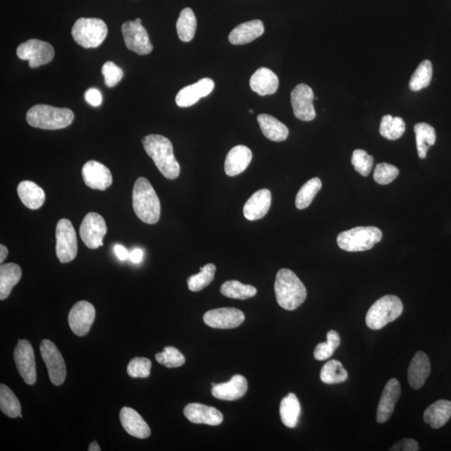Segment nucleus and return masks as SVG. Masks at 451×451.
Returning a JSON list of instances; mask_svg holds the SVG:
<instances>
[{
  "mask_svg": "<svg viewBox=\"0 0 451 451\" xmlns=\"http://www.w3.org/2000/svg\"><path fill=\"white\" fill-rule=\"evenodd\" d=\"M142 142L148 156L166 178L174 180L179 177L180 165L169 139L160 135H149L143 138Z\"/></svg>",
  "mask_w": 451,
  "mask_h": 451,
  "instance_id": "1",
  "label": "nucleus"
},
{
  "mask_svg": "<svg viewBox=\"0 0 451 451\" xmlns=\"http://www.w3.org/2000/svg\"><path fill=\"white\" fill-rule=\"evenodd\" d=\"M278 304L286 310H295L304 304L307 290L304 283L292 271L282 268L278 271L274 284Z\"/></svg>",
  "mask_w": 451,
  "mask_h": 451,
  "instance_id": "2",
  "label": "nucleus"
},
{
  "mask_svg": "<svg viewBox=\"0 0 451 451\" xmlns=\"http://www.w3.org/2000/svg\"><path fill=\"white\" fill-rule=\"evenodd\" d=\"M132 205L135 215L143 223L156 224L159 221L161 216L159 198L150 182L145 178H140L135 183Z\"/></svg>",
  "mask_w": 451,
  "mask_h": 451,
  "instance_id": "3",
  "label": "nucleus"
},
{
  "mask_svg": "<svg viewBox=\"0 0 451 451\" xmlns=\"http://www.w3.org/2000/svg\"><path fill=\"white\" fill-rule=\"evenodd\" d=\"M74 113L68 108L47 105H36L27 112L26 120L30 125L44 130L66 128L74 121Z\"/></svg>",
  "mask_w": 451,
  "mask_h": 451,
  "instance_id": "4",
  "label": "nucleus"
},
{
  "mask_svg": "<svg viewBox=\"0 0 451 451\" xmlns=\"http://www.w3.org/2000/svg\"><path fill=\"white\" fill-rule=\"evenodd\" d=\"M403 309V304L399 297L383 296L369 309L365 319L367 326L373 330H378L398 319L402 314Z\"/></svg>",
  "mask_w": 451,
  "mask_h": 451,
  "instance_id": "5",
  "label": "nucleus"
},
{
  "mask_svg": "<svg viewBox=\"0 0 451 451\" xmlns=\"http://www.w3.org/2000/svg\"><path fill=\"white\" fill-rule=\"evenodd\" d=\"M383 234L376 227H358L338 234V246L347 252H364L371 250L381 241Z\"/></svg>",
  "mask_w": 451,
  "mask_h": 451,
  "instance_id": "6",
  "label": "nucleus"
},
{
  "mask_svg": "<svg viewBox=\"0 0 451 451\" xmlns=\"http://www.w3.org/2000/svg\"><path fill=\"white\" fill-rule=\"evenodd\" d=\"M75 42L85 49L100 47L106 39L108 28L105 22L97 18H80L71 31Z\"/></svg>",
  "mask_w": 451,
  "mask_h": 451,
  "instance_id": "7",
  "label": "nucleus"
},
{
  "mask_svg": "<svg viewBox=\"0 0 451 451\" xmlns=\"http://www.w3.org/2000/svg\"><path fill=\"white\" fill-rule=\"evenodd\" d=\"M56 255L61 264L73 261L78 252V237L70 220L63 218L56 226Z\"/></svg>",
  "mask_w": 451,
  "mask_h": 451,
  "instance_id": "8",
  "label": "nucleus"
},
{
  "mask_svg": "<svg viewBox=\"0 0 451 451\" xmlns=\"http://www.w3.org/2000/svg\"><path fill=\"white\" fill-rule=\"evenodd\" d=\"M16 53L20 60L28 61L33 69L48 64L55 57V49L51 44L35 39L20 44Z\"/></svg>",
  "mask_w": 451,
  "mask_h": 451,
  "instance_id": "9",
  "label": "nucleus"
},
{
  "mask_svg": "<svg viewBox=\"0 0 451 451\" xmlns=\"http://www.w3.org/2000/svg\"><path fill=\"white\" fill-rule=\"evenodd\" d=\"M39 350L48 369L49 380L56 386L61 385L66 381V366L60 350L48 340L42 342Z\"/></svg>",
  "mask_w": 451,
  "mask_h": 451,
  "instance_id": "10",
  "label": "nucleus"
},
{
  "mask_svg": "<svg viewBox=\"0 0 451 451\" xmlns=\"http://www.w3.org/2000/svg\"><path fill=\"white\" fill-rule=\"evenodd\" d=\"M121 31L126 47L130 51L140 56H146L152 51L153 47L150 38L141 23L135 20L125 22L121 27Z\"/></svg>",
  "mask_w": 451,
  "mask_h": 451,
  "instance_id": "11",
  "label": "nucleus"
},
{
  "mask_svg": "<svg viewBox=\"0 0 451 451\" xmlns=\"http://www.w3.org/2000/svg\"><path fill=\"white\" fill-rule=\"evenodd\" d=\"M107 233L105 219L100 214L89 213L85 216L80 228V235L85 246L90 249L103 246V239Z\"/></svg>",
  "mask_w": 451,
  "mask_h": 451,
  "instance_id": "12",
  "label": "nucleus"
},
{
  "mask_svg": "<svg viewBox=\"0 0 451 451\" xmlns=\"http://www.w3.org/2000/svg\"><path fill=\"white\" fill-rule=\"evenodd\" d=\"M314 94L312 88L305 84L297 85L291 93L293 113L297 119L311 121L315 118Z\"/></svg>",
  "mask_w": 451,
  "mask_h": 451,
  "instance_id": "13",
  "label": "nucleus"
},
{
  "mask_svg": "<svg viewBox=\"0 0 451 451\" xmlns=\"http://www.w3.org/2000/svg\"><path fill=\"white\" fill-rule=\"evenodd\" d=\"M13 357L23 380L27 385H34L36 382V365L34 350L30 342L20 340L16 347Z\"/></svg>",
  "mask_w": 451,
  "mask_h": 451,
  "instance_id": "14",
  "label": "nucleus"
},
{
  "mask_svg": "<svg viewBox=\"0 0 451 451\" xmlns=\"http://www.w3.org/2000/svg\"><path fill=\"white\" fill-rule=\"evenodd\" d=\"M96 318L94 307L87 301L76 303L69 313V326L78 336L87 335Z\"/></svg>",
  "mask_w": 451,
  "mask_h": 451,
  "instance_id": "15",
  "label": "nucleus"
},
{
  "mask_svg": "<svg viewBox=\"0 0 451 451\" xmlns=\"http://www.w3.org/2000/svg\"><path fill=\"white\" fill-rule=\"evenodd\" d=\"M206 326L214 328H235L245 322V314L235 308H221L207 311L203 316Z\"/></svg>",
  "mask_w": 451,
  "mask_h": 451,
  "instance_id": "16",
  "label": "nucleus"
},
{
  "mask_svg": "<svg viewBox=\"0 0 451 451\" xmlns=\"http://www.w3.org/2000/svg\"><path fill=\"white\" fill-rule=\"evenodd\" d=\"M82 175L85 185L94 190L105 191L113 182L111 171L97 161H89L84 165Z\"/></svg>",
  "mask_w": 451,
  "mask_h": 451,
  "instance_id": "17",
  "label": "nucleus"
},
{
  "mask_svg": "<svg viewBox=\"0 0 451 451\" xmlns=\"http://www.w3.org/2000/svg\"><path fill=\"white\" fill-rule=\"evenodd\" d=\"M401 395V387L396 378H391L387 382L383 390L380 403L377 409V422L385 423L389 421L394 413L397 401Z\"/></svg>",
  "mask_w": 451,
  "mask_h": 451,
  "instance_id": "18",
  "label": "nucleus"
},
{
  "mask_svg": "<svg viewBox=\"0 0 451 451\" xmlns=\"http://www.w3.org/2000/svg\"><path fill=\"white\" fill-rule=\"evenodd\" d=\"M214 81L210 78L202 79L197 83L188 85L180 90L175 97L179 107H189L195 105L201 98L206 97L213 92Z\"/></svg>",
  "mask_w": 451,
  "mask_h": 451,
  "instance_id": "19",
  "label": "nucleus"
},
{
  "mask_svg": "<svg viewBox=\"0 0 451 451\" xmlns=\"http://www.w3.org/2000/svg\"><path fill=\"white\" fill-rule=\"evenodd\" d=\"M184 414L194 424L216 426L223 421V414L218 409L198 403L187 404L184 409Z\"/></svg>",
  "mask_w": 451,
  "mask_h": 451,
  "instance_id": "20",
  "label": "nucleus"
},
{
  "mask_svg": "<svg viewBox=\"0 0 451 451\" xmlns=\"http://www.w3.org/2000/svg\"><path fill=\"white\" fill-rule=\"evenodd\" d=\"M211 394L221 400L233 401L241 399L247 391V381L245 377L236 374L227 383H213Z\"/></svg>",
  "mask_w": 451,
  "mask_h": 451,
  "instance_id": "21",
  "label": "nucleus"
},
{
  "mask_svg": "<svg viewBox=\"0 0 451 451\" xmlns=\"http://www.w3.org/2000/svg\"><path fill=\"white\" fill-rule=\"evenodd\" d=\"M272 203V194L268 189L256 192L243 206V215L249 221L259 220L268 214Z\"/></svg>",
  "mask_w": 451,
  "mask_h": 451,
  "instance_id": "22",
  "label": "nucleus"
},
{
  "mask_svg": "<svg viewBox=\"0 0 451 451\" xmlns=\"http://www.w3.org/2000/svg\"><path fill=\"white\" fill-rule=\"evenodd\" d=\"M120 421L129 435L138 439H147L151 435V428L143 418L129 407H124L120 412Z\"/></svg>",
  "mask_w": 451,
  "mask_h": 451,
  "instance_id": "23",
  "label": "nucleus"
},
{
  "mask_svg": "<svg viewBox=\"0 0 451 451\" xmlns=\"http://www.w3.org/2000/svg\"><path fill=\"white\" fill-rule=\"evenodd\" d=\"M252 159L249 148L239 145L233 147L226 157L224 170L229 177H235L245 171Z\"/></svg>",
  "mask_w": 451,
  "mask_h": 451,
  "instance_id": "24",
  "label": "nucleus"
},
{
  "mask_svg": "<svg viewBox=\"0 0 451 451\" xmlns=\"http://www.w3.org/2000/svg\"><path fill=\"white\" fill-rule=\"evenodd\" d=\"M431 373V363L428 356L419 351L414 354L408 369V380L414 390L421 389Z\"/></svg>",
  "mask_w": 451,
  "mask_h": 451,
  "instance_id": "25",
  "label": "nucleus"
},
{
  "mask_svg": "<svg viewBox=\"0 0 451 451\" xmlns=\"http://www.w3.org/2000/svg\"><path fill=\"white\" fill-rule=\"evenodd\" d=\"M279 80L276 74L268 68H260L256 70L250 79V87L252 92L260 97L269 96L277 92Z\"/></svg>",
  "mask_w": 451,
  "mask_h": 451,
  "instance_id": "26",
  "label": "nucleus"
},
{
  "mask_svg": "<svg viewBox=\"0 0 451 451\" xmlns=\"http://www.w3.org/2000/svg\"><path fill=\"white\" fill-rule=\"evenodd\" d=\"M264 33V23L259 20L239 25L229 35V42L234 45H242L254 42Z\"/></svg>",
  "mask_w": 451,
  "mask_h": 451,
  "instance_id": "27",
  "label": "nucleus"
},
{
  "mask_svg": "<svg viewBox=\"0 0 451 451\" xmlns=\"http://www.w3.org/2000/svg\"><path fill=\"white\" fill-rule=\"evenodd\" d=\"M17 192L23 204L31 210L40 209L44 203V191L31 180L21 182L18 186Z\"/></svg>",
  "mask_w": 451,
  "mask_h": 451,
  "instance_id": "28",
  "label": "nucleus"
},
{
  "mask_svg": "<svg viewBox=\"0 0 451 451\" xmlns=\"http://www.w3.org/2000/svg\"><path fill=\"white\" fill-rule=\"evenodd\" d=\"M451 417V402L449 400H441L426 409L424 413V421L433 428L444 426Z\"/></svg>",
  "mask_w": 451,
  "mask_h": 451,
  "instance_id": "29",
  "label": "nucleus"
},
{
  "mask_svg": "<svg viewBox=\"0 0 451 451\" xmlns=\"http://www.w3.org/2000/svg\"><path fill=\"white\" fill-rule=\"evenodd\" d=\"M258 123L261 132L270 141L276 142L285 141L290 134L287 126L272 116L261 114L258 116Z\"/></svg>",
  "mask_w": 451,
  "mask_h": 451,
  "instance_id": "30",
  "label": "nucleus"
},
{
  "mask_svg": "<svg viewBox=\"0 0 451 451\" xmlns=\"http://www.w3.org/2000/svg\"><path fill=\"white\" fill-rule=\"evenodd\" d=\"M22 270L16 264H2L0 267V299H6L13 288L20 282Z\"/></svg>",
  "mask_w": 451,
  "mask_h": 451,
  "instance_id": "31",
  "label": "nucleus"
},
{
  "mask_svg": "<svg viewBox=\"0 0 451 451\" xmlns=\"http://www.w3.org/2000/svg\"><path fill=\"white\" fill-rule=\"evenodd\" d=\"M280 417L283 425L288 428H295L299 423L301 406L295 394H288L280 404Z\"/></svg>",
  "mask_w": 451,
  "mask_h": 451,
  "instance_id": "32",
  "label": "nucleus"
},
{
  "mask_svg": "<svg viewBox=\"0 0 451 451\" xmlns=\"http://www.w3.org/2000/svg\"><path fill=\"white\" fill-rule=\"evenodd\" d=\"M416 135L418 155L421 159H425L428 149L435 145L436 141L435 130L430 124L418 123L414 125Z\"/></svg>",
  "mask_w": 451,
  "mask_h": 451,
  "instance_id": "33",
  "label": "nucleus"
},
{
  "mask_svg": "<svg viewBox=\"0 0 451 451\" xmlns=\"http://www.w3.org/2000/svg\"><path fill=\"white\" fill-rule=\"evenodd\" d=\"M197 25V18L192 8H183L177 22L179 39L183 42H190L195 36Z\"/></svg>",
  "mask_w": 451,
  "mask_h": 451,
  "instance_id": "34",
  "label": "nucleus"
},
{
  "mask_svg": "<svg viewBox=\"0 0 451 451\" xmlns=\"http://www.w3.org/2000/svg\"><path fill=\"white\" fill-rule=\"evenodd\" d=\"M220 292L223 295L230 297V299L245 300L254 297L258 290L254 286L231 280L225 282L221 287Z\"/></svg>",
  "mask_w": 451,
  "mask_h": 451,
  "instance_id": "35",
  "label": "nucleus"
},
{
  "mask_svg": "<svg viewBox=\"0 0 451 451\" xmlns=\"http://www.w3.org/2000/svg\"><path fill=\"white\" fill-rule=\"evenodd\" d=\"M348 377V372L342 366L340 361L336 359L328 361L320 372V378L322 382L328 385L345 382Z\"/></svg>",
  "mask_w": 451,
  "mask_h": 451,
  "instance_id": "36",
  "label": "nucleus"
},
{
  "mask_svg": "<svg viewBox=\"0 0 451 451\" xmlns=\"http://www.w3.org/2000/svg\"><path fill=\"white\" fill-rule=\"evenodd\" d=\"M0 409L1 412L11 418L20 417L21 404L13 392L2 383L0 385Z\"/></svg>",
  "mask_w": 451,
  "mask_h": 451,
  "instance_id": "37",
  "label": "nucleus"
},
{
  "mask_svg": "<svg viewBox=\"0 0 451 451\" xmlns=\"http://www.w3.org/2000/svg\"><path fill=\"white\" fill-rule=\"evenodd\" d=\"M322 188V182L318 178L310 179L297 192L295 205L297 209L303 210L309 207L314 198Z\"/></svg>",
  "mask_w": 451,
  "mask_h": 451,
  "instance_id": "38",
  "label": "nucleus"
},
{
  "mask_svg": "<svg viewBox=\"0 0 451 451\" xmlns=\"http://www.w3.org/2000/svg\"><path fill=\"white\" fill-rule=\"evenodd\" d=\"M404 132L405 123L402 118L390 115L383 117L380 128V132L383 137L395 141L402 137Z\"/></svg>",
  "mask_w": 451,
  "mask_h": 451,
  "instance_id": "39",
  "label": "nucleus"
},
{
  "mask_svg": "<svg viewBox=\"0 0 451 451\" xmlns=\"http://www.w3.org/2000/svg\"><path fill=\"white\" fill-rule=\"evenodd\" d=\"M433 75V67L430 61H424L419 65L409 81V89L419 92L430 85Z\"/></svg>",
  "mask_w": 451,
  "mask_h": 451,
  "instance_id": "40",
  "label": "nucleus"
},
{
  "mask_svg": "<svg viewBox=\"0 0 451 451\" xmlns=\"http://www.w3.org/2000/svg\"><path fill=\"white\" fill-rule=\"evenodd\" d=\"M216 273V266L209 264L201 268L199 273L193 275L188 278V288L192 292H198L203 290L214 281Z\"/></svg>",
  "mask_w": 451,
  "mask_h": 451,
  "instance_id": "41",
  "label": "nucleus"
},
{
  "mask_svg": "<svg viewBox=\"0 0 451 451\" xmlns=\"http://www.w3.org/2000/svg\"><path fill=\"white\" fill-rule=\"evenodd\" d=\"M340 335L335 330L328 331L327 342H320L314 350V358L319 361L326 360L331 357L335 351L340 345Z\"/></svg>",
  "mask_w": 451,
  "mask_h": 451,
  "instance_id": "42",
  "label": "nucleus"
},
{
  "mask_svg": "<svg viewBox=\"0 0 451 451\" xmlns=\"http://www.w3.org/2000/svg\"><path fill=\"white\" fill-rule=\"evenodd\" d=\"M158 363L168 368H178L186 363V359L180 352L173 346H168L161 353L156 354Z\"/></svg>",
  "mask_w": 451,
  "mask_h": 451,
  "instance_id": "43",
  "label": "nucleus"
},
{
  "mask_svg": "<svg viewBox=\"0 0 451 451\" xmlns=\"http://www.w3.org/2000/svg\"><path fill=\"white\" fill-rule=\"evenodd\" d=\"M352 164L357 173L363 177H367L371 173L373 157L364 150H355L352 156Z\"/></svg>",
  "mask_w": 451,
  "mask_h": 451,
  "instance_id": "44",
  "label": "nucleus"
},
{
  "mask_svg": "<svg viewBox=\"0 0 451 451\" xmlns=\"http://www.w3.org/2000/svg\"><path fill=\"white\" fill-rule=\"evenodd\" d=\"M400 171L396 166L388 163H381L374 169L373 179L381 185H388L394 182L398 177Z\"/></svg>",
  "mask_w": 451,
  "mask_h": 451,
  "instance_id": "45",
  "label": "nucleus"
},
{
  "mask_svg": "<svg viewBox=\"0 0 451 451\" xmlns=\"http://www.w3.org/2000/svg\"><path fill=\"white\" fill-rule=\"evenodd\" d=\"M152 362L147 358H134L130 361L128 373L132 378H147L150 376Z\"/></svg>",
  "mask_w": 451,
  "mask_h": 451,
  "instance_id": "46",
  "label": "nucleus"
},
{
  "mask_svg": "<svg viewBox=\"0 0 451 451\" xmlns=\"http://www.w3.org/2000/svg\"><path fill=\"white\" fill-rule=\"evenodd\" d=\"M101 71L107 87H116L123 78V70L111 61L105 63L102 66Z\"/></svg>",
  "mask_w": 451,
  "mask_h": 451,
  "instance_id": "47",
  "label": "nucleus"
},
{
  "mask_svg": "<svg viewBox=\"0 0 451 451\" xmlns=\"http://www.w3.org/2000/svg\"><path fill=\"white\" fill-rule=\"evenodd\" d=\"M419 450V445L416 440L413 439H403L401 440L395 445L390 450H401V451H417Z\"/></svg>",
  "mask_w": 451,
  "mask_h": 451,
  "instance_id": "48",
  "label": "nucleus"
},
{
  "mask_svg": "<svg viewBox=\"0 0 451 451\" xmlns=\"http://www.w3.org/2000/svg\"><path fill=\"white\" fill-rule=\"evenodd\" d=\"M85 100L89 104L90 106L94 107L100 106L102 103V94L100 90L97 89H89L85 94Z\"/></svg>",
  "mask_w": 451,
  "mask_h": 451,
  "instance_id": "49",
  "label": "nucleus"
},
{
  "mask_svg": "<svg viewBox=\"0 0 451 451\" xmlns=\"http://www.w3.org/2000/svg\"><path fill=\"white\" fill-rule=\"evenodd\" d=\"M115 252L117 258H118L121 261H125L129 259V252L126 250V248H125L123 246L116 245Z\"/></svg>",
  "mask_w": 451,
  "mask_h": 451,
  "instance_id": "50",
  "label": "nucleus"
},
{
  "mask_svg": "<svg viewBox=\"0 0 451 451\" xmlns=\"http://www.w3.org/2000/svg\"><path fill=\"white\" fill-rule=\"evenodd\" d=\"M129 259L134 264L141 263L143 259V251L140 249V248H135V249L130 252Z\"/></svg>",
  "mask_w": 451,
  "mask_h": 451,
  "instance_id": "51",
  "label": "nucleus"
},
{
  "mask_svg": "<svg viewBox=\"0 0 451 451\" xmlns=\"http://www.w3.org/2000/svg\"><path fill=\"white\" fill-rule=\"evenodd\" d=\"M8 254V248L6 246L0 245V263L3 264Z\"/></svg>",
  "mask_w": 451,
  "mask_h": 451,
  "instance_id": "52",
  "label": "nucleus"
},
{
  "mask_svg": "<svg viewBox=\"0 0 451 451\" xmlns=\"http://www.w3.org/2000/svg\"><path fill=\"white\" fill-rule=\"evenodd\" d=\"M88 450L89 451H100L101 448L97 441H93L92 443L89 445Z\"/></svg>",
  "mask_w": 451,
  "mask_h": 451,
  "instance_id": "53",
  "label": "nucleus"
},
{
  "mask_svg": "<svg viewBox=\"0 0 451 451\" xmlns=\"http://www.w3.org/2000/svg\"><path fill=\"white\" fill-rule=\"evenodd\" d=\"M135 21H137L138 23H141V24H142V19H140V18H138V19L135 20Z\"/></svg>",
  "mask_w": 451,
  "mask_h": 451,
  "instance_id": "54",
  "label": "nucleus"
},
{
  "mask_svg": "<svg viewBox=\"0 0 451 451\" xmlns=\"http://www.w3.org/2000/svg\"><path fill=\"white\" fill-rule=\"evenodd\" d=\"M249 113H251V114H254V110H249Z\"/></svg>",
  "mask_w": 451,
  "mask_h": 451,
  "instance_id": "55",
  "label": "nucleus"
}]
</instances>
